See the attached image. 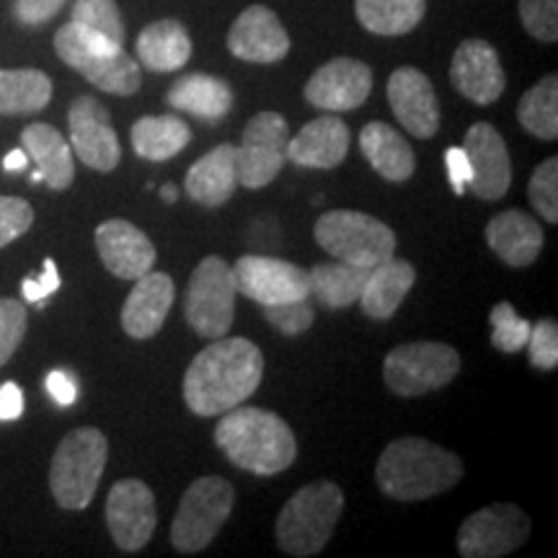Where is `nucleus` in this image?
Returning a JSON list of instances; mask_svg holds the SVG:
<instances>
[{"label": "nucleus", "mask_w": 558, "mask_h": 558, "mask_svg": "<svg viewBox=\"0 0 558 558\" xmlns=\"http://www.w3.org/2000/svg\"><path fill=\"white\" fill-rule=\"evenodd\" d=\"M54 52L68 68H73L75 73H81L88 83L107 94L132 96L143 86L140 65L124 52L122 45L83 29L73 21L60 26L54 34Z\"/></svg>", "instance_id": "39448f33"}, {"label": "nucleus", "mask_w": 558, "mask_h": 558, "mask_svg": "<svg viewBox=\"0 0 558 558\" xmlns=\"http://www.w3.org/2000/svg\"><path fill=\"white\" fill-rule=\"evenodd\" d=\"M388 104L409 135L429 140L439 130V101L435 86L418 68L403 65L388 78Z\"/></svg>", "instance_id": "6ab92c4d"}, {"label": "nucleus", "mask_w": 558, "mask_h": 558, "mask_svg": "<svg viewBox=\"0 0 558 558\" xmlns=\"http://www.w3.org/2000/svg\"><path fill=\"white\" fill-rule=\"evenodd\" d=\"M60 290V271L58 264L52 259L45 262V269H41L39 277H26L24 284H21V292L29 303H41L45 298H50L52 292Z\"/></svg>", "instance_id": "a18cd8bd"}, {"label": "nucleus", "mask_w": 558, "mask_h": 558, "mask_svg": "<svg viewBox=\"0 0 558 558\" xmlns=\"http://www.w3.org/2000/svg\"><path fill=\"white\" fill-rule=\"evenodd\" d=\"M34 222V209L26 199L21 197H0V248L9 246Z\"/></svg>", "instance_id": "37998d69"}, {"label": "nucleus", "mask_w": 558, "mask_h": 558, "mask_svg": "<svg viewBox=\"0 0 558 558\" xmlns=\"http://www.w3.org/2000/svg\"><path fill=\"white\" fill-rule=\"evenodd\" d=\"M21 143H24L26 156L37 163V171L41 173V181L54 192H65L75 179V163H73V148L68 140L60 135L52 124L34 122L21 132Z\"/></svg>", "instance_id": "cd10ccee"}, {"label": "nucleus", "mask_w": 558, "mask_h": 558, "mask_svg": "<svg viewBox=\"0 0 558 558\" xmlns=\"http://www.w3.org/2000/svg\"><path fill=\"white\" fill-rule=\"evenodd\" d=\"M239 177H235V145L220 143L207 156L186 171L184 190L192 202L202 207H222L233 197Z\"/></svg>", "instance_id": "393cba45"}, {"label": "nucleus", "mask_w": 558, "mask_h": 558, "mask_svg": "<svg viewBox=\"0 0 558 558\" xmlns=\"http://www.w3.org/2000/svg\"><path fill=\"white\" fill-rule=\"evenodd\" d=\"M109 460V439L96 427H78L62 437L52 456L50 488L62 509H86Z\"/></svg>", "instance_id": "423d86ee"}, {"label": "nucleus", "mask_w": 558, "mask_h": 558, "mask_svg": "<svg viewBox=\"0 0 558 558\" xmlns=\"http://www.w3.org/2000/svg\"><path fill=\"white\" fill-rule=\"evenodd\" d=\"M233 267L220 256H205L192 271L184 295V316L192 331L205 339L228 337L235 318Z\"/></svg>", "instance_id": "9d476101"}, {"label": "nucleus", "mask_w": 558, "mask_h": 558, "mask_svg": "<svg viewBox=\"0 0 558 558\" xmlns=\"http://www.w3.org/2000/svg\"><path fill=\"white\" fill-rule=\"evenodd\" d=\"M73 24L83 26V29L101 34L114 45L124 47V37H128V29H124V19L120 13V5L114 0H75L73 3Z\"/></svg>", "instance_id": "c9c22d12"}, {"label": "nucleus", "mask_w": 558, "mask_h": 558, "mask_svg": "<svg viewBox=\"0 0 558 558\" xmlns=\"http://www.w3.org/2000/svg\"><path fill=\"white\" fill-rule=\"evenodd\" d=\"M541 222H535L522 209H507V213L494 215L486 226V243L494 254L499 256L507 267L522 269L530 267L543 251Z\"/></svg>", "instance_id": "b1692460"}, {"label": "nucleus", "mask_w": 558, "mask_h": 558, "mask_svg": "<svg viewBox=\"0 0 558 558\" xmlns=\"http://www.w3.org/2000/svg\"><path fill=\"white\" fill-rule=\"evenodd\" d=\"M50 99L52 81L41 70H0V114H37Z\"/></svg>", "instance_id": "473e14b6"}, {"label": "nucleus", "mask_w": 558, "mask_h": 558, "mask_svg": "<svg viewBox=\"0 0 558 558\" xmlns=\"http://www.w3.org/2000/svg\"><path fill=\"white\" fill-rule=\"evenodd\" d=\"M264 316L279 333L284 337H300L313 326L316 320V311H313L311 298L305 300H292V303H279V305H264Z\"/></svg>", "instance_id": "ea45409f"}, {"label": "nucleus", "mask_w": 558, "mask_h": 558, "mask_svg": "<svg viewBox=\"0 0 558 558\" xmlns=\"http://www.w3.org/2000/svg\"><path fill=\"white\" fill-rule=\"evenodd\" d=\"M341 512L344 492L333 481H313L292 494L277 518V543L288 556H316L331 541Z\"/></svg>", "instance_id": "20e7f679"}, {"label": "nucleus", "mask_w": 558, "mask_h": 558, "mask_svg": "<svg viewBox=\"0 0 558 558\" xmlns=\"http://www.w3.org/2000/svg\"><path fill=\"white\" fill-rule=\"evenodd\" d=\"M130 140L140 158L160 163V160L179 156V153L192 143V130L190 124L177 114L140 117V120L132 124Z\"/></svg>", "instance_id": "7c9ffc66"}, {"label": "nucleus", "mask_w": 558, "mask_h": 558, "mask_svg": "<svg viewBox=\"0 0 558 558\" xmlns=\"http://www.w3.org/2000/svg\"><path fill=\"white\" fill-rule=\"evenodd\" d=\"M70 145L88 169L109 173L120 166L122 145L111 124L109 109L94 96H78L68 111Z\"/></svg>", "instance_id": "4468645a"}, {"label": "nucleus", "mask_w": 558, "mask_h": 558, "mask_svg": "<svg viewBox=\"0 0 558 558\" xmlns=\"http://www.w3.org/2000/svg\"><path fill=\"white\" fill-rule=\"evenodd\" d=\"M290 128L277 111H259L243 130L241 145L235 148V177L246 190H262L271 184L288 163Z\"/></svg>", "instance_id": "9b49d317"}, {"label": "nucleus", "mask_w": 558, "mask_h": 558, "mask_svg": "<svg viewBox=\"0 0 558 558\" xmlns=\"http://www.w3.org/2000/svg\"><path fill=\"white\" fill-rule=\"evenodd\" d=\"M47 390H50V396L60 407H70L75 401V396H78L75 380L68 373H62V369H54V373L47 375Z\"/></svg>", "instance_id": "09e8293b"}, {"label": "nucleus", "mask_w": 558, "mask_h": 558, "mask_svg": "<svg viewBox=\"0 0 558 558\" xmlns=\"http://www.w3.org/2000/svg\"><path fill=\"white\" fill-rule=\"evenodd\" d=\"M450 81L460 96L488 107L505 94L507 75L499 52L484 39H465L452 54Z\"/></svg>", "instance_id": "a211bd4d"}, {"label": "nucleus", "mask_w": 558, "mask_h": 558, "mask_svg": "<svg viewBox=\"0 0 558 558\" xmlns=\"http://www.w3.org/2000/svg\"><path fill=\"white\" fill-rule=\"evenodd\" d=\"M215 427V445L235 469L256 476H277L298 458V439L275 411L233 407Z\"/></svg>", "instance_id": "f03ea898"}, {"label": "nucleus", "mask_w": 558, "mask_h": 558, "mask_svg": "<svg viewBox=\"0 0 558 558\" xmlns=\"http://www.w3.org/2000/svg\"><path fill=\"white\" fill-rule=\"evenodd\" d=\"M140 65L153 73H173L192 58V37L177 19H160L145 26L137 37Z\"/></svg>", "instance_id": "c756f323"}, {"label": "nucleus", "mask_w": 558, "mask_h": 558, "mask_svg": "<svg viewBox=\"0 0 558 558\" xmlns=\"http://www.w3.org/2000/svg\"><path fill=\"white\" fill-rule=\"evenodd\" d=\"M527 354L530 365L538 369H556L558 367V326L554 318H541L538 324L530 326L527 337Z\"/></svg>", "instance_id": "79ce46f5"}, {"label": "nucleus", "mask_w": 558, "mask_h": 558, "mask_svg": "<svg viewBox=\"0 0 558 558\" xmlns=\"http://www.w3.org/2000/svg\"><path fill=\"white\" fill-rule=\"evenodd\" d=\"M316 243L333 259L373 269L396 254V233L386 222L357 209H331L316 220Z\"/></svg>", "instance_id": "0eeeda50"}, {"label": "nucleus", "mask_w": 558, "mask_h": 558, "mask_svg": "<svg viewBox=\"0 0 558 558\" xmlns=\"http://www.w3.org/2000/svg\"><path fill=\"white\" fill-rule=\"evenodd\" d=\"M158 525L156 497L140 478H122L107 497V527L117 548L135 554L148 546Z\"/></svg>", "instance_id": "2eb2a0df"}, {"label": "nucleus", "mask_w": 558, "mask_h": 558, "mask_svg": "<svg viewBox=\"0 0 558 558\" xmlns=\"http://www.w3.org/2000/svg\"><path fill=\"white\" fill-rule=\"evenodd\" d=\"M24 414V393L16 383H3L0 386V422H13Z\"/></svg>", "instance_id": "de8ad7c7"}, {"label": "nucleus", "mask_w": 558, "mask_h": 558, "mask_svg": "<svg viewBox=\"0 0 558 558\" xmlns=\"http://www.w3.org/2000/svg\"><path fill=\"white\" fill-rule=\"evenodd\" d=\"M29 329V316L21 300L0 298V367L13 357Z\"/></svg>", "instance_id": "58836bf2"}, {"label": "nucleus", "mask_w": 558, "mask_h": 558, "mask_svg": "<svg viewBox=\"0 0 558 558\" xmlns=\"http://www.w3.org/2000/svg\"><path fill=\"white\" fill-rule=\"evenodd\" d=\"M264 354L243 337L213 339L184 375V401L197 416H220L256 393Z\"/></svg>", "instance_id": "f257e3e1"}, {"label": "nucleus", "mask_w": 558, "mask_h": 558, "mask_svg": "<svg viewBox=\"0 0 558 558\" xmlns=\"http://www.w3.org/2000/svg\"><path fill=\"white\" fill-rule=\"evenodd\" d=\"M235 290L246 295L254 303L279 305L292 303V300L311 298V277L308 271L300 269L298 264H290L275 256L246 254L233 264Z\"/></svg>", "instance_id": "ddd939ff"}, {"label": "nucleus", "mask_w": 558, "mask_h": 558, "mask_svg": "<svg viewBox=\"0 0 558 558\" xmlns=\"http://www.w3.org/2000/svg\"><path fill=\"white\" fill-rule=\"evenodd\" d=\"M160 197H163L166 205H173V202L179 199V190H177V186H173V184L160 186Z\"/></svg>", "instance_id": "3c124183"}, {"label": "nucleus", "mask_w": 558, "mask_h": 558, "mask_svg": "<svg viewBox=\"0 0 558 558\" xmlns=\"http://www.w3.org/2000/svg\"><path fill=\"white\" fill-rule=\"evenodd\" d=\"M360 150L386 181L403 184L414 177L416 153L409 140L386 122H369L360 132Z\"/></svg>", "instance_id": "bb28decb"}, {"label": "nucleus", "mask_w": 558, "mask_h": 558, "mask_svg": "<svg viewBox=\"0 0 558 558\" xmlns=\"http://www.w3.org/2000/svg\"><path fill=\"white\" fill-rule=\"evenodd\" d=\"M228 50L239 60L269 65V62L288 58L290 37L275 11L262 3H254L230 26Z\"/></svg>", "instance_id": "aec40b11"}, {"label": "nucleus", "mask_w": 558, "mask_h": 558, "mask_svg": "<svg viewBox=\"0 0 558 558\" xmlns=\"http://www.w3.org/2000/svg\"><path fill=\"white\" fill-rule=\"evenodd\" d=\"M68 0H13V13L19 24L24 26H41L52 16H58Z\"/></svg>", "instance_id": "c03bdc74"}, {"label": "nucleus", "mask_w": 558, "mask_h": 558, "mask_svg": "<svg viewBox=\"0 0 558 558\" xmlns=\"http://www.w3.org/2000/svg\"><path fill=\"white\" fill-rule=\"evenodd\" d=\"M460 373V354L445 341H411L390 349L383 362V378L396 396L416 399L450 386Z\"/></svg>", "instance_id": "1a4fd4ad"}, {"label": "nucleus", "mask_w": 558, "mask_h": 558, "mask_svg": "<svg viewBox=\"0 0 558 558\" xmlns=\"http://www.w3.org/2000/svg\"><path fill=\"white\" fill-rule=\"evenodd\" d=\"M522 130L541 140L558 137V75L550 73L535 83L518 104Z\"/></svg>", "instance_id": "f704fd0d"}, {"label": "nucleus", "mask_w": 558, "mask_h": 558, "mask_svg": "<svg viewBox=\"0 0 558 558\" xmlns=\"http://www.w3.org/2000/svg\"><path fill=\"white\" fill-rule=\"evenodd\" d=\"M530 518L518 505H492L473 512L458 530L463 558H499L522 548L530 538Z\"/></svg>", "instance_id": "f8f14e48"}, {"label": "nucleus", "mask_w": 558, "mask_h": 558, "mask_svg": "<svg viewBox=\"0 0 558 558\" xmlns=\"http://www.w3.org/2000/svg\"><path fill=\"white\" fill-rule=\"evenodd\" d=\"M311 277V295L318 300L324 308L341 311L354 305L365 288L369 269L354 267V264L337 262V264H318L308 271Z\"/></svg>", "instance_id": "2f4dec72"}, {"label": "nucleus", "mask_w": 558, "mask_h": 558, "mask_svg": "<svg viewBox=\"0 0 558 558\" xmlns=\"http://www.w3.org/2000/svg\"><path fill=\"white\" fill-rule=\"evenodd\" d=\"M96 248L101 264L111 275L120 279H132L148 275L156 267V246L148 235L128 220H107L96 228Z\"/></svg>", "instance_id": "412c9836"}, {"label": "nucleus", "mask_w": 558, "mask_h": 558, "mask_svg": "<svg viewBox=\"0 0 558 558\" xmlns=\"http://www.w3.org/2000/svg\"><path fill=\"white\" fill-rule=\"evenodd\" d=\"M373 70L352 58H333L305 83V101L324 111H352L367 101Z\"/></svg>", "instance_id": "f3484780"}, {"label": "nucleus", "mask_w": 558, "mask_h": 558, "mask_svg": "<svg viewBox=\"0 0 558 558\" xmlns=\"http://www.w3.org/2000/svg\"><path fill=\"white\" fill-rule=\"evenodd\" d=\"M177 288L166 271H148L135 279V288L122 305V329L130 339H153L169 318Z\"/></svg>", "instance_id": "4be33fe9"}, {"label": "nucleus", "mask_w": 558, "mask_h": 558, "mask_svg": "<svg viewBox=\"0 0 558 558\" xmlns=\"http://www.w3.org/2000/svg\"><path fill=\"white\" fill-rule=\"evenodd\" d=\"M166 101L171 109L186 111L205 122H220L233 109V88L228 81L215 78V75L190 73L173 83Z\"/></svg>", "instance_id": "c85d7f7f"}, {"label": "nucleus", "mask_w": 558, "mask_h": 558, "mask_svg": "<svg viewBox=\"0 0 558 558\" xmlns=\"http://www.w3.org/2000/svg\"><path fill=\"white\" fill-rule=\"evenodd\" d=\"M463 150L471 163V192L486 202L507 197L512 186V160L501 132L488 122H476L465 132Z\"/></svg>", "instance_id": "dca6fc26"}, {"label": "nucleus", "mask_w": 558, "mask_h": 558, "mask_svg": "<svg viewBox=\"0 0 558 558\" xmlns=\"http://www.w3.org/2000/svg\"><path fill=\"white\" fill-rule=\"evenodd\" d=\"M445 166H448L452 192L460 197V194L465 192V186H469V179H471L469 156H465L463 148H448V153H445Z\"/></svg>", "instance_id": "49530a36"}, {"label": "nucleus", "mask_w": 558, "mask_h": 558, "mask_svg": "<svg viewBox=\"0 0 558 558\" xmlns=\"http://www.w3.org/2000/svg\"><path fill=\"white\" fill-rule=\"evenodd\" d=\"M492 320V344L505 354H514L525 349L530 337V320L520 318L512 303H497L488 313Z\"/></svg>", "instance_id": "e433bc0d"}, {"label": "nucleus", "mask_w": 558, "mask_h": 558, "mask_svg": "<svg viewBox=\"0 0 558 558\" xmlns=\"http://www.w3.org/2000/svg\"><path fill=\"white\" fill-rule=\"evenodd\" d=\"M26 166H29V156H26V150H11L9 156L3 158L5 171H24Z\"/></svg>", "instance_id": "8fccbe9b"}, {"label": "nucleus", "mask_w": 558, "mask_h": 558, "mask_svg": "<svg viewBox=\"0 0 558 558\" xmlns=\"http://www.w3.org/2000/svg\"><path fill=\"white\" fill-rule=\"evenodd\" d=\"M427 11V0H354V13L367 32L401 37L414 32Z\"/></svg>", "instance_id": "72a5a7b5"}, {"label": "nucleus", "mask_w": 558, "mask_h": 558, "mask_svg": "<svg viewBox=\"0 0 558 558\" xmlns=\"http://www.w3.org/2000/svg\"><path fill=\"white\" fill-rule=\"evenodd\" d=\"M414 282L416 269L407 259L390 256V259L375 264L369 269V277L357 300L362 305V313L373 320H388L401 308V303L407 300L411 288H414Z\"/></svg>", "instance_id": "a878e982"}, {"label": "nucleus", "mask_w": 558, "mask_h": 558, "mask_svg": "<svg viewBox=\"0 0 558 558\" xmlns=\"http://www.w3.org/2000/svg\"><path fill=\"white\" fill-rule=\"evenodd\" d=\"M463 460L424 437L393 439L375 465L380 492L396 501H422L463 478Z\"/></svg>", "instance_id": "7ed1b4c3"}, {"label": "nucleus", "mask_w": 558, "mask_h": 558, "mask_svg": "<svg viewBox=\"0 0 558 558\" xmlns=\"http://www.w3.org/2000/svg\"><path fill=\"white\" fill-rule=\"evenodd\" d=\"M235 507V486L228 478L202 476L186 488L171 525V546L179 554H199L218 538Z\"/></svg>", "instance_id": "6e6552de"}, {"label": "nucleus", "mask_w": 558, "mask_h": 558, "mask_svg": "<svg viewBox=\"0 0 558 558\" xmlns=\"http://www.w3.org/2000/svg\"><path fill=\"white\" fill-rule=\"evenodd\" d=\"M349 143H352V135H349L347 124L339 117L326 114L308 122L298 135L290 137L288 160L303 169L329 171L344 163Z\"/></svg>", "instance_id": "5701e85b"}, {"label": "nucleus", "mask_w": 558, "mask_h": 558, "mask_svg": "<svg viewBox=\"0 0 558 558\" xmlns=\"http://www.w3.org/2000/svg\"><path fill=\"white\" fill-rule=\"evenodd\" d=\"M520 21L530 37L554 45L558 39V0H520Z\"/></svg>", "instance_id": "a19ab883"}, {"label": "nucleus", "mask_w": 558, "mask_h": 558, "mask_svg": "<svg viewBox=\"0 0 558 558\" xmlns=\"http://www.w3.org/2000/svg\"><path fill=\"white\" fill-rule=\"evenodd\" d=\"M527 197L533 202L535 213L546 218L550 226L558 222V158L543 160L533 171L527 186Z\"/></svg>", "instance_id": "4c0bfd02"}]
</instances>
